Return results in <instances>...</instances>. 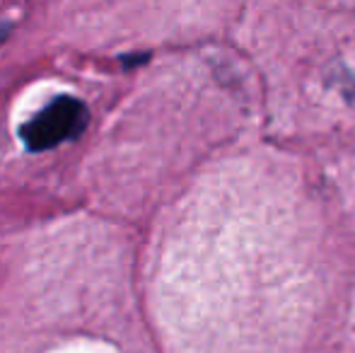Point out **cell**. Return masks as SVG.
Listing matches in <instances>:
<instances>
[{
	"instance_id": "1",
	"label": "cell",
	"mask_w": 355,
	"mask_h": 353,
	"mask_svg": "<svg viewBox=\"0 0 355 353\" xmlns=\"http://www.w3.org/2000/svg\"><path fill=\"white\" fill-rule=\"evenodd\" d=\"M87 107L71 94H63L51 99L37 117L29 119L19 128V136L29 150H49L71 138H78L87 126Z\"/></svg>"
},
{
	"instance_id": "2",
	"label": "cell",
	"mask_w": 355,
	"mask_h": 353,
	"mask_svg": "<svg viewBox=\"0 0 355 353\" xmlns=\"http://www.w3.org/2000/svg\"><path fill=\"white\" fill-rule=\"evenodd\" d=\"M8 32H10V24H3L0 22V44H3V39L8 37Z\"/></svg>"
}]
</instances>
